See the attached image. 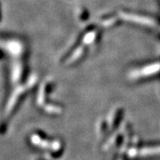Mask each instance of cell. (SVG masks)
<instances>
[{
  "label": "cell",
  "instance_id": "obj_7",
  "mask_svg": "<svg viewBox=\"0 0 160 160\" xmlns=\"http://www.w3.org/2000/svg\"><path fill=\"white\" fill-rule=\"evenodd\" d=\"M25 96H26V93H24V94H22V95H21L20 98L18 99L17 102H16V103H15V105H14V107H13V109H12V110L11 116H12V115L14 114V113L17 111V109H19V107L21 106V104H22V102H23V100L25 99Z\"/></svg>",
  "mask_w": 160,
  "mask_h": 160
},
{
  "label": "cell",
  "instance_id": "obj_5",
  "mask_svg": "<svg viewBox=\"0 0 160 160\" xmlns=\"http://www.w3.org/2000/svg\"><path fill=\"white\" fill-rule=\"evenodd\" d=\"M121 20L118 16L114 15H106V17H103L102 19V27L105 29H110L113 28L115 26H117V24L118 23V21Z\"/></svg>",
  "mask_w": 160,
  "mask_h": 160
},
{
  "label": "cell",
  "instance_id": "obj_6",
  "mask_svg": "<svg viewBox=\"0 0 160 160\" xmlns=\"http://www.w3.org/2000/svg\"><path fill=\"white\" fill-rule=\"evenodd\" d=\"M123 109H118V111L117 112L116 114V118H115V121L113 122V128L116 129L118 126H119V123L122 120V118H123Z\"/></svg>",
  "mask_w": 160,
  "mask_h": 160
},
{
  "label": "cell",
  "instance_id": "obj_9",
  "mask_svg": "<svg viewBox=\"0 0 160 160\" xmlns=\"http://www.w3.org/2000/svg\"><path fill=\"white\" fill-rule=\"evenodd\" d=\"M7 122H3L0 124V134H4L7 129Z\"/></svg>",
  "mask_w": 160,
  "mask_h": 160
},
{
  "label": "cell",
  "instance_id": "obj_2",
  "mask_svg": "<svg viewBox=\"0 0 160 160\" xmlns=\"http://www.w3.org/2000/svg\"><path fill=\"white\" fill-rule=\"evenodd\" d=\"M160 72V62H154L152 64H149L142 69H138L136 71H133L132 73V78H149L151 76H156Z\"/></svg>",
  "mask_w": 160,
  "mask_h": 160
},
{
  "label": "cell",
  "instance_id": "obj_8",
  "mask_svg": "<svg viewBox=\"0 0 160 160\" xmlns=\"http://www.w3.org/2000/svg\"><path fill=\"white\" fill-rule=\"evenodd\" d=\"M78 18L81 21H86L88 18V12L86 8H81L78 10Z\"/></svg>",
  "mask_w": 160,
  "mask_h": 160
},
{
  "label": "cell",
  "instance_id": "obj_1",
  "mask_svg": "<svg viewBox=\"0 0 160 160\" xmlns=\"http://www.w3.org/2000/svg\"><path fill=\"white\" fill-rule=\"evenodd\" d=\"M120 19L126 21L128 22L135 24L137 26L144 27V28H154L157 26V21L148 15H144L142 13L132 12H120Z\"/></svg>",
  "mask_w": 160,
  "mask_h": 160
},
{
  "label": "cell",
  "instance_id": "obj_4",
  "mask_svg": "<svg viewBox=\"0 0 160 160\" xmlns=\"http://www.w3.org/2000/svg\"><path fill=\"white\" fill-rule=\"evenodd\" d=\"M86 46H78L74 50L72 51V52L69 54V62L71 64L77 63L78 62H79L80 60H82L84 56L86 55Z\"/></svg>",
  "mask_w": 160,
  "mask_h": 160
},
{
  "label": "cell",
  "instance_id": "obj_3",
  "mask_svg": "<svg viewBox=\"0 0 160 160\" xmlns=\"http://www.w3.org/2000/svg\"><path fill=\"white\" fill-rule=\"evenodd\" d=\"M100 39H101V32L95 29H88L84 33L83 36H81V41L86 47L95 46Z\"/></svg>",
  "mask_w": 160,
  "mask_h": 160
},
{
  "label": "cell",
  "instance_id": "obj_11",
  "mask_svg": "<svg viewBox=\"0 0 160 160\" xmlns=\"http://www.w3.org/2000/svg\"><path fill=\"white\" fill-rule=\"evenodd\" d=\"M38 160H45V159H41V158H40V159H38Z\"/></svg>",
  "mask_w": 160,
  "mask_h": 160
},
{
  "label": "cell",
  "instance_id": "obj_10",
  "mask_svg": "<svg viewBox=\"0 0 160 160\" xmlns=\"http://www.w3.org/2000/svg\"><path fill=\"white\" fill-rule=\"evenodd\" d=\"M2 20V11H1V3H0V22Z\"/></svg>",
  "mask_w": 160,
  "mask_h": 160
}]
</instances>
